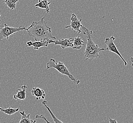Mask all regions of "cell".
<instances>
[{
  "label": "cell",
  "mask_w": 133,
  "mask_h": 123,
  "mask_svg": "<svg viewBox=\"0 0 133 123\" xmlns=\"http://www.w3.org/2000/svg\"><path fill=\"white\" fill-rule=\"evenodd\" d=\"M45 17H43L39 22H33L26 31L29 36L34 38L36 41H42L55 39L56 38L52 35L50 27L44 20Z\"/></svg>",
  "instance_id": "obj_1"
},
{
  "label": "cell",
  "mask_w": 133,
  "mask_h": 123,
  "mask_svg": "<svg viewBox=\"0 0 133 123\" xmlns=\"http://www.w3.org/2000/svg\"><path fill=\"white\" fill-rule=\"evenodd\" d=\"M83 33L86 36L87 41L86 42V48L84 52V57L85 60L92 61L93 59L100 57L99 53L102 51L105 50V48H99L98 46L93 42L91 38L92 31L88 30L85 27H81Z\"/></svg>",
  "instance_id": "obj_2"
},
{
  "label": "cell",
  "mask_w": 133,
  "mask_h": 123,
  "mask_svg": "<svg viewBox=\"0 0 133 123\" xmlns=\"http://www.w3.org/2000/svg\"><path fill=\"white\" fill-rule=\"evenodd\" d=\"M52 68L56 70L59 73L63 75H65L69 78L70 79L74 81L75 83L78 84L80 83V80L77 79L72 75L69 71L67 69L63 63L58 62L56 63V60L53 58H51L46 64V69H49Z\"/></svg>",
  "instance_id": "obj_3"
},
{
  "label": "cell",
  "mask_w": 133,
  "mask_h": 123,
  "mask_svg": "<svg viewBox=\"0 0 133 123\" xmlns=\"http://www.w3.org/2000/svg\"><path fill=\"white\" fill-rule=\"evenodd\" d=\"M27 30L24 26H21L19 28H14L8 26V25L4 24V27L2 25V22L0 20V41H3V39L8 40L9 36L16 32H20L24 30Z\"/></svg>",
  "instance_id": "obj_4"
},
{
  "label": "cell",
  "mask_w": 133,
  "mask_h": 123,
  "mask_svg": "<svg viewBox=\"0 0 133 123\" xmlns=\"http://www.w3.org/2000/svg\"><path fill=\"white\" fill-rule=\"evenodd\" d=\"M115 40V38L113 36H111L110 38H107L105 40V43L106 44L107 47L105 48V50L107 51H109L110 52H112L114 53H115L119 56L120 58L123 61L124 63V64L125 66L127 65V62L125 61V60L124 59L121 54L117 50V48L116 47V45H115L114 43V41Z\"/></svg>",
  "instance_id": "obj_5"
},
{
  "label": "cell",
  "mask_w": 133,
  "mask_h": 123,
  "mask_svg": "<svg viewBox=\"0 0 133 123\" xmlns=\"http://www.w3.org/2000/svg\"><path fill=\"white\" fill-rule=\"evenodd\" d=\"M82 19H78L77 16L75 13H72L71 17V23L69 26H67L64 27L65 29L71 28L72 30L75 32H77L78 34H80L82 30L80 28L83 26L82 24Z\"/></svg>",
  "instance_id": "obj_6"
},
{
  "label": "cell",
  "mask_w": 133,
  "mask_h": 123,
  "mask_svg": "<svg viewBox=\"0 0 133 123\" xmlns=\"http://www.w3.org/2000/svg\"><path fill=\"white\" fill-rule=\"evenodd\" d=\"M74 38H70L65 39H61L59 40L54 41L53 39L48 40V44L54 43L56 45H60L62 49H65L68 47H72L73 42Z\"/></svg>",
  "instance_id": "obj_7"
},
{
  "label": "cell",
  "mask_w": 133,
  "mask_h": 123,
  "mask_svg": "<svg viewBox=\"0 0 133 123\" xmlns=\"http://www.w3.org/2000/svg\"><path fill=\"white\" fill-rule=\"evenodd\" d=\"M27 87L26 84L25 83L23 85L21 86V88H19L18 91L16 94L14 95V99L18 101L24 100L26 97V90Z\"/></svg>",
  "instance_id": "obj_8"
},
{
  "label": "cell",
  "mask_w": 133,
  "mask_h": 123,
  "mask_svg": "<svg viewBox=\"0 0 133 123\" xmlns=\"http://www.w3.org/2000/svg\"><path fill=\"white\" fill-rule=\"evenodd\" d=\"M48 40H45L44 41H36V42L29 41L27 43V46H33L34 49L35 50H38L39 48L41 47L48 46Z\"/></svg>",
  "instance_id": "obj_9"
},
{
  "label": "cell",
  "mask_w": 133,
  "mask_h": 123,
  "mask_svg": "<svg viewBox=\"0 0 133 123\" xmlns=\"http://www.w3.org/2000/svg\"><path fill=\"white\" fill-rule=\"evenodd\" d=\"M31 94L32 95L36 97L37 100L41 99H44L46 97V94L45 91L37 87H34L32 88Z\"/></svg>",
  "instance_id": "obj_10"
},
{
  "label": "cell",
  "mask_w": 133,
  "mask_h": 123,
  "mask_svg": "<svg viewBox=\"0 0 133 123\" xmlns=\"http://www.w3.org/2000/svg\"><path fill=\"white\" fill-rule=\"evenodd\" d=\"M85 43L83 41L82 37L80 35L77 37L74 38L72 48L78 50L80 49L83 46H85Z\"/></svg>",
  "instance_id": "obj_11"
},
{
  "label": "cell",
  "mask_w": 133,
  "mask_h": 123,
  "mask_svg": "<svg viewBox=\"0 0 133 123\" xmlns=\"http://www.w3.org/2000/svg\"><path fill=\"white\" fill-rule=\"evenodd\" d=\"M19 113L21 114V118L19 123H36V120H32L30 118V114H26L24 111H21Z\"/></svg>",
  "instance_id": "obj_12"
},
{
  "label": "cell",
  "mask_w": 133,
  "mask_h": 123,
  "mask_svg": "<svg viewBox=\"0 0 133 123\" xmlns=\"http://www.w3.org/2000/svg\"><path fill=\"white\" fill-rule=\"evenodd\" d=\"M51 3V2H48V0H41L40 2L36 4L35 7L36 8H41L45 10V11L47 13H48L50 8L49 7V5Z\"/></svg>",
  "instance_id": "obj_13"
},
{
  "label": "cell",
  "mask_w": 133,
  "mask_h": 123,
  "mask_svg": "<svg viewBox=\"0 0 133 123\" xmlns=\"http://www.w3.org/2000/svg\"><path fill=\"white\" fill-rule=\"evenodd\" d=\"M47 101H46V100H44V101H43L42 102V104L44 106H45V107H46V108L48 110V112H49L50 113V114L51 116V117L52 118V119H53V120L54 122V123H64L62 121H61V120H60L59 119H58L57 118H56V115H55L54 114H53V113L52 112V111H51V110H50V108H49V107H48V106H47Z\"/></svg>",
  "instance_id": "obj_14"
},
{
  "label": "cell",
  "mask_w": 133,
  "mask_h": 123,
  "mask_svg": "<svg viewBox=\"0 0 133 123\" xmlns=\"http://www.w3.org/2000/svg\"><path fill=\"white\" fill-rule=\"evenodd\" d=\"M19 110V107L17 108H12L11 107H10L8 108H3L2 107H0V111L8 115H14L15 113L17 112Z\"/></svg>",
  "instance_id": "obj_15"
},
{
  "label": "cell",
  "mask_w": 133,
  "mask_h": 123,
  "mask_svg": "<svg viewBox=\"0 0 133 123\" xmlns=\"http://www.w3.org/2000/svg\"><path fill=\"white\" fill-rule=\"evenodd\" d=\"M18 2V0H5L3 2L5 3L6 5L11 10H14L16 9V3Z\"/></svg>",
  "instance_id": "obj_16"
},
{
  "label": "cell",
  "mask_w": 133,
  "mask_h": 123,
  "mask_svg": "<svg viewBox=\"0 0 133 123\" xmlns=\"http://www.w3.org/2000/svg\"><path fill=\"white\" fill-rule=\"evenodd\" d=\"M35 118L37 119H43L45 121V122H46V123H51L50 122L48 121L46 118H45V117L43 115H36V117Z\"/></svg>",
  "instance_id": "obj_17"
},
{
  "label": "cell",
  "mask_w": 133,
  "mask_h": 123,
  "mask_svg": "<svg viewBox=\"0 0 133 123\" xmlns=\"http://www.w3.org/2000/svg\"><path fill=\"white\" fill-rule=\"evenodd\" d=\"M109 123H117V121L116 119H113L111 118H109Z\"/></svg>",
  "instance_id": "obj_18"
},
{
  "label": "cell",
  "mask_w": 133,
  "mask_h": 123,
  "mask_svg": "<svg viewBox=\"0 0 133 123\" xmlns=\"http://www.w3.org/2000/svg\"><path fill=\"white\" fill-rule=\"evenodd\" d=\"M131 61L132 63V64H131V66L133 67V57H131L130 58Z\"/></svg>",
  "instance_id": "obj_19"
},
{
  "label": "cell",
  "mask_w": 133,
  "mask_h": 123,
  "mask_svg": "<svg viewBox=\"0 0 133 123\" xmlns=\"http://www.w3.org/2000/svg\"><path fill=\"white\" fill-rule=\"evenodd\" d=\"M41 1V0H38V2H40Z\"/></svg>",
  "instance_id": "obj_20"
},
{
  "label": "cell",
  "mask_w": 133,
  "mask_h": 123,
  "mask_svg": "<svg viewBox=\"0 0 133 123\" xmlns=\"http://www.w3.org/2000/svg\"><path fill=\"white\" fill-rule=\"evenodd\" d=\"M1 14H0V17H1Z\"/></svg>",
  "instance_id": "obj_21"
}]
</instances>
